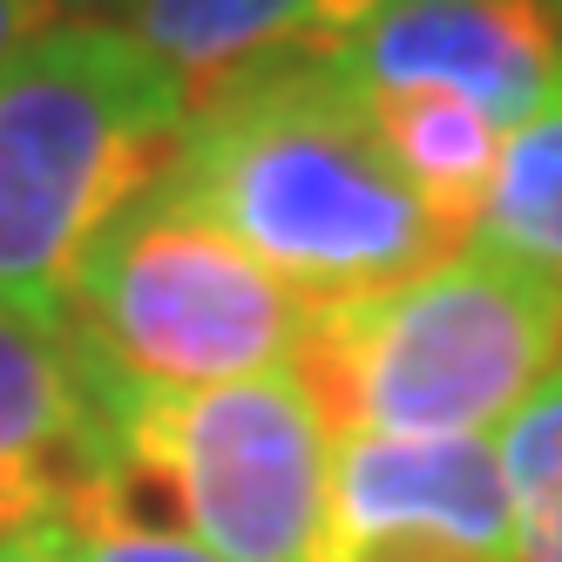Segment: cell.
<instances>
[{
    "label": "cell",
    "instance_id": "5",
    "mask_svg": "<svg viewBox=\"0 0 562 562\" xmlns=\"http://www.w3.org/2000/svg\"><path fill=\"white\" fill-rule=\"evenodd\" d=\"M89 367V359H82ZM95 380L109 468L164 495L217 562H326L339 434L299 373L211 393H136Z\"/></svg>",
    "mask_w": 562,
    "mask_h": 562
},
{
    "label": "cell",
    "instance_id": "9",
    "mask_svg": "<svg viewBox=\"0 0 562 562\" xmlns=\"http://www.w3.org/2000/svg\"><path fill=\"white\" fill-rule=\"evenodd\" d=\"M373 8L380 0H136L130 34L204 95L258 61H333Z\"/></svg>",
    "mask_w": 562,
    "mask_h": 562
},
{
    "label": "cell",
    "instance_id": "10",
    "mask_svg": "<svg viewBox=\"0 0 562 562\" xmlns=\"http://www.w3.org/2000/svg\"><path fill=\"white\" fill-rule=\"evenodd\" d=\"M359 102H367V123L386 149L393 177L414 190V204L454 245H474L495 170H502V149H508V130L495 115L454 102V95H359Z\"/></svg>",
    "mask_w": 562,
    "mask_h": 562
},
{
    "label": "cell",
    "instance_id": "8",
    "mask_svg": "<svg viewBox=\"0 0 562 562\" xmlns=\"http://www.w3.org/2000/svg\"><path fill=\"white\" fill-rule=\"evenodd\" d=\"M89 474L115 468L82 352L68 333L0 305V536L42 529Z\"/></svg>",
    "mask_w": 562,
    "mask_h": 562
},
{
    "label": "cell",
    "instance_id": "11",
    "mask_svg": "<svg viewBox=\"0 0 562 562\" xmlns=\"http://www.w3.org/2000/svg\"><path fill=\"white\" fill-rule=\"evenodd\" d=\"M481 245L562 278V75L555 89L508 130L502 170L481 211Z\"/></svg>",
    "mask_w": 562,
    "mask_h": 562
},
{
    "label": "cell",
    "instance_id": "4",
    "mask_svg": "<svg viewBox=\"0 0 562 562\" xmlns=\"http://www.w3.org/2000/svg\"><path fill=\"white\" fill-rule=\"evenodd\" d=\"M305 326L312 305L170 183L102 231L68 299V339L89 373L136 393L292 373Z\"/></svg>",
    "mask_w": 562,
    "mask_h": 562
},
{
    "label": "cell",
    "instance_id": "1",
    "mask_svg": "<svg viewBox=\"0 0 562 562\" xmlns=\"http://www.w3.org/2000/svg\"><path fill=\"white\" fill-rule=\"evenodd\" d=\"M170 190L312 312L380 299L461 251L393 177L333 61H258L190 95Z\"/></svg>",
    "mask_w": 562,
    "mask_h": 562
},
{
    "label": "cell",
    "instance_id": "2",
    "mask_svg": "<svg viewBox=\"0 0 562 562\" xmlns=\"http://www.w3.org/2000/svg\"><path fill=\"white\" fill-rule=\"evenodd\" d=\"M190 82L115 21H55L0 75V305L68 333L102 231L164 190Z\"/></svg>",
    "mask_w": 562,
    "mask_h": 562
},
{
    "label": "cell",
    "instance_id": "16",
    "mask_svg": "<svg viewBox=\"0 0 562 562\" xmlns=\"http://www.w3.org/2000/svg\"><path fill=\"white\" fill-rule=\"evenodd\" d=\"M0 562H55V549L42 542V529H21V536H0Z\"/></svg>",
    "mask_w": 562,
    "mask_h": 562
},
{
    "label": "cell",
    "instance_id": "15",
    "mask_svg": "<svg viewBox=\"0 0 562 562\" xmlns=\"http://www.w3.org/2000/svg\"><path fill=\"white\" fill-rule=\"evenodd\" d=\"M55 8H61L68 21H115V27H130L136 0H55Z\"/></svg>",
    "mask_w": 562,
    "mask_h": 562
},
{
    "label": "cell",
    "instance_id": "6",
    "mask_svg": "<svg viewBox=\"0 0 562 562\" xmlns=\"http://www.w3.org/2000/svg\"><path fill=\"white\" fill-rule=\"evenodd\" d=\"M333 68L359 95H454L515 130L562 75V0H380Z\"/></svg>",
    "mask_w": 562,
    "mask_h": 562
},
{
    "label": "cell",
    "instance_id": "14",
    "mask_svg": "<svg viewBox=\"0 0 562 562\" xmlns=\"http://www.w3.org/2000/svg\"><path fill=\"white\" fill-rule=\"evenodd\" d=\"M55 21H68L55 0H0V75L14 68V55H21L27 42H42Z\"/></svg>",
    "mask_w": 562,
    "mask_h": 562
},
{
    "label": "cell",
    "instance_id": "12",
    "mask_svg": "<svg viewBox=\"0 0 562 562\" xmlns=\"http://www.w3.org/2000/svg\"><path fill=\"white\" fill-rule=\"evenodd\" d=\"M149 495L123 474H89L55 502L42 542L55 562H217L177 515H149Z\"/></svg>",
    "mask_w": 562,
    "mask_h": 562
},
{
    "label": "cell",
    "instance_id": "13",
    "mask_svg": "<svg viewBox=\"0 0 562 562\" xmlns=\"http://www.w3.org/2000/svg\"><path fill=\"white\" fill-rule=\"evenodd\" d=\"M495 454L508 488V562H562V367L495 434Z\"/></svg>",
    "mask_w": 562,
    "mask_h": 562
},
{
    "label": "cell",
    "instance_id": "7",
    "mask_svg": "<svg viewBox=\"0 0 562 562\" xmlns=\"http://www.w3.org/2000/svg\"><path fill=\"white\" fill-rule=\"evenodd\" d=\"M326 562H508L495 440H339Z\"/></svg>",
    "mask_w": 562,
    "mask_h": 562
},
{
    "label": "cell",
    "instance_id": "3",
    "mask_svg": "<svg viewBox=\"0 0 562 562\" xmlns=\"http://www.w3.org/2000/svg\"><path fill=\"white\" fill-rule=\"evenodd\" d=\"M562 367V278L461 245L380 299L312 312L292 359L339 440H495Z\"/></svg>",
    "mask_w": 562,
    "mask_h": 562
}]
</instances>
